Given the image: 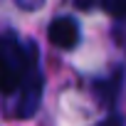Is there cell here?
Returning a JSON list of instances; mask_svg holds the SVG:
<instances>
[{"mask_svg": "<svg viewBox=\"0 0 126 126\" xmlns=\"http://www.w3.org/2000/svg\"><path fill=\"white\" fill-rule=\"evenodd\" d=\"M35 62V45L25 47L15 35L0 37V94H13Z\"/></svg>", "mask_w": 126, "mask_h": 126, "instance_id": "obj_1", "label": "cell"}, {"mask_svg": "<svg viewBox=\"0 0 126 126\" xmlns=\"http://www.w3.org/2000/svg\"><path fill=\"white\" fill-rule=\"evenodd\" d=\"M47 35H49V42H52L54 47H59V49H72V47H77V42H79V25H77L72 17H57V20H52Z\"/></svg>", "mask_w": 126, "mask_h": 126, "instance_id": "obj_2", "label": "cell"}, {"mask_svg": "<svg viewBox=\"0 0 126 126\" xmlns=\"http://www.w3.org/2000/svg\"><path fill=\"white\" fill-rule=\"evenodd\" d=\"M40 99H42V77H32L25 87H22V94L17 99V116L20 119H27L37 111L40 106Z\"/></svg>", "mask_w": 126, "mask_h": 126, "instance_id": "obj_3", "label": "cell"}, {"mask_svg": "<svg viewBox=\"0 0 126 126\" xmlns=\"http://www.w3.org/2000/svg\"><path fill=\"white\" fill-rule=\"evenodd\" d=\"M101 3V8L109 13V15H114V17H124L126 15V0H99Z\"/></svg>", "mask_w": 126, "mask_h": 126, "instance_id": "obj_4", "label": "cell"}, {"mask_svg": "<svg viewBox=\"0 0 126 126\" xmlns=\"http://www.w3.org/2000/svg\"><path fill=\"white\" fill-rule=\"evenodd\" d=\"M96 126H124V121H121L119 116H109V119H104V121L96 124Z\"/></svg>", "mask_w": 126, "mask_h": 126, "instance_id": "obj_5", "label": "cell"}, {"mask_svg": "<svg viewBox=\"0 0 126 126\" xmlns=\"http://www.w3.org/2000/svg\"><path fill=\"white\" fill-rule=\"evenodd\" d=\"M17 3H20V8L32 10V8H40V5H42V0H17Z\"/></svg>", "mask_w": 126, "mask_h": 126, "instance_id": "obj_6", "label": "cell"}, {"mask_svg": "<svg viewBox=\"0 0 126 126\" xmlns=\"http://www.w3.org/2000/svg\"><path fill=\"white\" fill-rule=\"evenodd\" d=\"M94 3H96V0H74V5H77L79 10H92Z\"/></svg>", "mask_w": 126, "mask_h": 126, "instance_id": "obj_7", "label": "cell"}]
</instances>
